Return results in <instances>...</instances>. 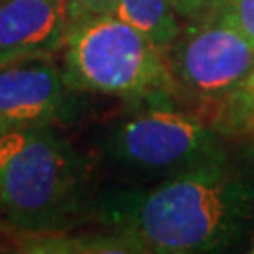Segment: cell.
<instances>
[{"label": "cell", "instance_id": "cell-1", "mask_svg": "<svg viewBox=\"0 0 254 254\" xmlns=\"http://www.w3.org/2000/svg\"><path fill=\"white\" fill-rule=\"evenodd\" d=\"M92 217L141 253H226L254 237V168L228 154L147 189L106 192Z\"/></svg>", "mask_w": 254, "mask_h": 254}, {"label": "cell", "instance_id": "cell-2", "mask_svg": "<svg viewBox=\"0 0 254 254\" xmlns=\"http://www.w3.org/2000/svg\"><path fill=\"white\" fill-rule=\"evenodd\" d=\"M91 164L55 127L0 134V218L15 232L53 234L92 217Z\"/></svg>", "mask_w": 254, "mask_h": 254}, {"label": "cell", "instance_id": "cell-3", "mask_svg": "<svg viewBox=\"0 0 254 254\" xmlns=\"http://www.w3.org/2000/svg\"><path fill=\"white\" fill-rule=\"evenodd\" d=\"M64 73L81 92L134 104H173L164 49L115 13L73 25L64 44Z\"/></svg>", "mask_w": 254, "mask_h": 254}, {"label": "cell", "instance_id": "cell-4", "mask_svg": "<svg viewBox=\"0 0 254 254\" xmlns=\"http://www.w3.org/2000/svg\"><path fill=\"white\" fill-rule=\"evenodd\" d=\"M211 123L173 104H149L119 119L102 136L106 160L141 179L162 181L228 156Z\"/></svg>", "mask_w": 254, "mask_h": 254}, {"label": "cell", "instance_id": "cell-5", "mask_svg": "<svg viewBox=\"0 0 254 254\" xmlns=\"http://www.w3.org/2000/svg\"><path fill=\"white\" fill-rule=\"evenodd\" d=\"M164 53L173 98L198 109L205 121H211L254 66L253 42L215 15L181 27Z\"/></svg>", "mask_w": 254, "mask_h": 254}, {"label": "cell", "instance_id": "cell-6", "mask_svg": "<svg viewBox=\"0 0 254 254\" xmlns=\"http://www.w3.org/2000/svg\"><path fill=\"white\" fill-rule=\"evenodd\" d=\"M81 113V91L64 68L34 59L0 68V134L70 123Z\"/></svg>", "mask_w": 254, "mask_h": 254}, {"label": "cell", "instance_id": "cell-7", "mask_svg": "<svg viewBox=\"0 0 254 254\" xmlns=\"http://www.w3.org/2000/svg\"><path fill=\"white\" fill-rule=\"evenodd\" d=\"M70 30L66 0H0V68L63 51Z\"/></svg>", "mask_w": 254, "mask_h": 254}, {"label": "cell", "instance_id": "cell-8", "mask_svg": "<svg viewBox=\"0 0 254 254\" xmlns=\"http://www.w3.org/2000/svg\"><path fill=\"white\" fill-rule=\"evenodd\" d=\"M15 247L21 253H49V254H132L141 253V249L127 236H121L113 230L106 234H23L17 232Z\"/></svg>", "mask_w": 254, "mask_h": 254}, {"label": "cell", "instance_id": "cell-9", "mask_svg": "<svg viewBox=\"0 0 254 254\" xmlns=\"http://www.w3.org/2000/svg\"><path fill=\"white\" fill-rule=\"evenodd\" d=\"M115 15L137 28L164 51L181 32V23L170 0H117Z\"/></svg>", "mask_w": 254, "mask_h": 254}, {"label": "cell", "instance_id": "cell-10", "mask_svg": "<svg viewBox=\"0 0 254 254\" xmlns=\"http://www.w3.org/2000/svg\"><path fill=\"white\" fill-rule=\"evenodd\" d=\"M211 127L224 139L254 141V66L236 91L222 102L211 117Z\"/></svg>", "mask_w": 254, "mask_h": 254}, {"label": "cell", "instance_id": "cell-11", "mask_svg": "<svg viewBox=\"0 0 254 254\" xmlns=\"http://www.w3.org/2000/svg\"><path fill=\"white\" fill-rule=\"evenodd\" d=\"M213 15L236 27L254 44V0H220Z\"/></svg>", "mask_w": 254, "mask_h": 254}, {"label": "cell", "instance_id": "cell-12", "mask_svg": "<svg viewBox=\"0 0 254 254\" xmlns=\"http://www.w3.org/2000/svg\"><path fill=\"white\" fill-rule=\"evenodd\" d=\"M115 8H117V0H66L70 27L89 19L115 13Z\"/></svg>", "mask_w": 254, "mask_h": 254}, {"label": "cell", "instance_id": "cell-13", "mask_svg": "<svg viewBox=\"0 0 254 254\" xmlns=\"http://www.w3.org/2000/svg\"><path fill=\"white\" fill-rule=\"evenodd\" d=\"M220 0H170V6L179 19L187 23H198L213 15Z\"/></svg>", "mask_w": 254, "mask_h": 254}, {"label": "cell", "instance_id": "cell-14", "mask_svg": "<svg viewBox=\"0 0 254 254\" xmlns=\"http://www.w3.org/2000/svg\"><path fill=\"white\" fill-rule=\"evenodd\" d=\"M251 149H249V154H251V162H253V168H254V141L253 143H249Z\"/></svg>", "mask_w": 254, "mask_h": 254}, {"label": "cell", "instance_id": "cell-15", "mask_svg": "<svg viewBox=\"0 0 254 254\" xmlns=\"http://www.w3.org/2000/svg\"><path fill=\"white\" fill-rule=\"evenodd\" d=\"M251 253H254V243H253V249H251Z\"/></svg>", "mask_w": 254, "mask_h": 254}]
</instances>
